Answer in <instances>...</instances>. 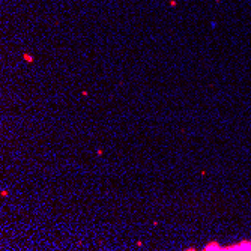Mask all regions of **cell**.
<instances>
[{"instance_id":"obj_1","label":"cell","mask_w":251,"mask_h":251,"mask_svg":"<svg viewBox=\"0 0 251 251\" xmlns=\"http://www.w3.org/2000/svg\"><path fill=\"white\" fill-rule=\"evenodd\" d=\"M24 59L27 60V62H33V57H30L29 54H24Z\"/></svg>"}]
</instances>
